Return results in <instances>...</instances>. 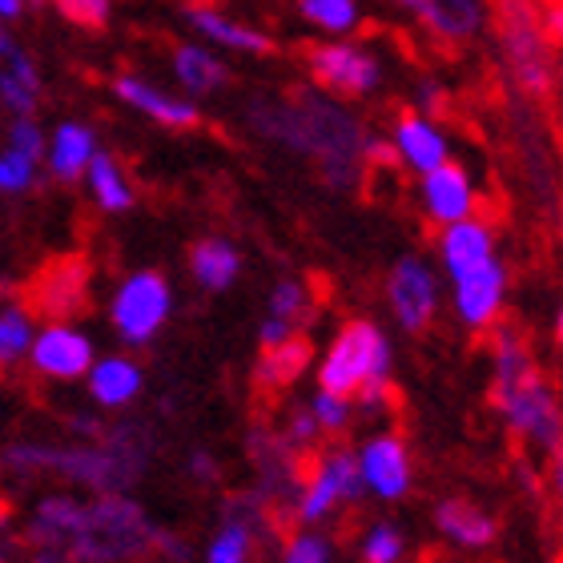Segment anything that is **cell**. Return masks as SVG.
<instances>
[{
	"label": "cell",
	"mask_w": 563,
	"mask_h": 563,
	"mask_svg": "<svg viewBox=\"0 0 563 563\" xmlns=\"http://www.w3.org/2000/svg\"><path fill=\"white\" fill-rule=\"evenodd\" d=\"M106 439H89V443H69V446H41V443H12L4 451V467L21 479H48L77 483L85 492L113 495L125 492L133 479L141 475L145 459L133 455V446H121V439L113 446H101Z\"/></svg>",
	"instance_id": "5"
},
{
	"label": "cell",
	"mask_w": 563,
	"mask_h": 563,
	"mask_svg": "<svg viewBox=\"0 0 563 563\" xmlns=\"http://www.w3.org/2000/svg\"><path fill=\"white\" fill-rule=\"evenodd\" d=\"M552 339H555V342H560V346H563V302L555 306V318H552Z\"/></svg>",
	"instance_id": "45"
},
{
	"label": "cell",
	"mask_w": 563,
	"mask_h": 563,
	"mask_svg": "<svg viewBox=\"0 0 563 563\" xmlns=\"http://www.w3.org/2000/svg\"><path fill=\"white\" fill-rule=\"evenodd\" d=\"M306 366H310V346L298 334V339L282 342V346H262L258 363H254V383L262 390H282L290 387V383H298Z\"/></svg>",
	"instance_id": "30"
},
{
	"label": "cell",
	"mask_w": 563,
	"mask_h": 563,
	"mask_svg": "<svg viewBox=\"0 0 563 563\" xmlns=\"http://www.w3.org/2000/svg\"><path fill=\"white\" fill-rule=\"evenodd\" d=\"M4 145H16V150H24V153L45 157V153H48V133H45V125L36 121V113H24V118H9Z\"/></svg>",
	"instance_id": "38"
},
{
	"label": "cell",
	"mask_w": 563,
	"mask_h": 563,
	"mask_svg": "<svg viewBox=\"0 0 563 563\" xmlns=\"http://www.w3.org/2000/svg\"><path fill=\"white\" fill-rule=\"evenodd\" d=\"M415 206H419L422 222L443 230V225H455L479 213V189H475L467 165L451 157L431 174L415 177Z\"/></svg>",
	"instance_id": "14"
},
{
	"label": "cell",
	"mask_w": 563,
	"mask_h": 563,
	"mask_svg": "<svg viewBox=\"0 0 563 563\" xmlns=\"http://www.w3.org/2000/svg\"><path fill=\"white\" fill-rule=\"evenodd\" d=\"M81 186H85V194H89V201H93L101 213H109V218L130 213L133 206H137V189H133L130 174H125V165H121L109 150L97 153Z\"/></svg>",
	"instance_id": "28"
},
{
	"label": "cell",
	"mask_w": 563,
	"mask_h": 563,
	"mask_svg": "<svg viewBox=\"0 0 563 563\" xmlns=\"http://www.w3.org/2000/svg\"><path fill=\"white\" fill-rule=\"evenodd\" d=\"M434 531L455 552H487L499 540V519L475 499H443L434 507Z\"/></svg>",
	"instance_id": "20"
},
{
	"label": "cell",
	"mask_w": 563,
	"mask_h": 563,
	"mask_svg": "<svg viewBox=\"0 0 563 563\" xmlns=\"http://www.w3.org/2000/svg\"><path fill=\"white\" fill-rule=\"evenodd\" d=\"M543 33H548V41H552L555 48H563V0H552L548 9H543Z\"/></svg>",
	"instance_id": "42"
},
{
	"label": "cell",
	"mask_w": 563,
	"mask_h": 563,
	"mask_svg": "<svg viewBox=\"0 0 563 563\" xmlns=\"http://www.w3.org/2000/svg\"><path fill=\"white\" fill-rule=\"evenodd\" d=\"M24 540L33 548L29 563H133L162 543V531H153L145 511L121 492L101 499L60 492L36 499Z\"/></svg>",
	"instance_id": "1"
},
{
	"label": "cell",
	"mask_w": 563,
	"mask_h": 563,
	"mask_svg": "<svg viewBox=\"0 0 563 563\" xmlns=\"http://www.w3.org/2000/svg\"><path fill=\"white\" fill-rule=\"evenodd\" d=\"M310 286L302 278H278L266 298V314L258 322V346H282L298 339L302 322L310 318Z\"/></svg>",
	"instance_id": "23"
},
{
	"label": "cell",
	"mask_w": 563,
	"mask_h": 563,
	"mask_svg": "<svg viewBox=\"0 0 563 563\" xmlns=\"http://www.w3.org/2000/svg\"><path fill=\"white\" fill-rule=\"evenodd\" d=\"M443 106V89L434 81H419L415 85V109H422V113H434V109Z\"/></svg>",
	"instance_id": "43"
},
{
	"label": "cell",
	"mask_w": 563,
	"mask_h": 563,
	"mask_svg": "<svg viewBox=\"0 0 563 563\" xmlns=\"http://www.w3.org/2000/svg\"><path fill=\"white\" fill-rule=\"evenodd\" d=\"M85 294H89V271L81 258L53 262L41 278L33 282V310L48 318H69L81 310Z\"/></svg>",
	"instance_id": "25"
},
{
	"label": "cell",
	"mask_w": 563,
	"mask_h": 563,
	"mask_svg": "<svg viewBox=\"0 0 563 563\" xmlns=\"http://www.w3.org/2000/svg\"><path fill=\"white\" fill-rule=\"evenodd\" d=\"M45 174H48L45 157L24 153V150H16V145H4V150H0V194H4V198H24V194H33Z\"/></svg>",
	"instance_id": "33"
},
{
	"label": "cell",
	"mask_w": 563,
	"mask_h": 563,
	"mask_svg": "<svg viewBox=\"0 0 563 563\" xmlns=\"http://www.w3.org/2000/svg\"><path fill=\"white\" fill-rule=\"evenodd\" d=\"M189 33L206 41L213 48H230V53H250V57H262V53H274V41L254 24L238 21L218 4H189L186 9Z\"/></svg>",
	"instance_id": "21"
},
{
	"label": "cell",
	"mask_w": 563,
	"mask_h": 563,
	"mask_svg": "<svg viewBox=\"0 0 563 563\" xmlns=\"http://www.w3.org/2000/svg\"><path fill=\"white\" fill-rule=\"evenodd\" d=\"M250 125L262 137L286 145L290 153L314 157L334 186H351L363 157L375 150L366 141L363 125L339 101H330V93H302L294 101H262L250 113Z\"/></svg>",
	"instance_id": "2"
},
{
	"label": "cell",
	"mask_w": 563,
	"mask_h": 563,
	"mask_svg": "<svg viewBox=\"0 0 563 563\" xmlns=\"http://www.w3.org/2000/svg\"><path fill=\"white\" fill-rule=\"evenodd\" d=\"M555 97H560V106H563V48H560V57H555Z\"/></svg>",
	"instance_id": "46"
},
{
	"label": "cell",
	"mask_w": 563,
	"mask_h": 563,
	"mask_svg": "<svg viewBox=\"0 0 563 563\" xmlns=\"http://www.w3.org/2000/svg\"><path fill=\"white\" fill-rule=\"evenodd\" d=\"M169 69H174V81L181 85V93H189L194 101H198V97H213L230 81L225 60L218 57V48L206 45V41H181V45H174Z\"/></svg>",
	"instance_id": "26"
},
{
	"label": "cell",
	"mask_w": 563,
	"mask_h": 563,
	"mask_svg": "<svg viewBox=\"0 0 563 563\" xmlns=\"http://www.w3.org/2000/svg\"><path fill=\"white\" fill-rule=\"evenodd\" d=\"M36 318H33V306L24 302H4L0 306V363L4 366H16L29 358L36 342Z\"/></svg>",
	"instance_id": "31"
},
{
	"label": "cell",
	"mask_w": 563,
	"mask_h": 563,
	"mask_svg": "<svg viewBox=\"0 0 563 563\" xmlns=\"http://www.w3.org/2000/svg\"><path fill=\"white\" fill-rule=\"evenodd\" d=\"M254 540H258V516L250 507H234L206 540L201 563H254Z\"/></svg>",
	"instance_id": "29"
},
{
	"label": "cell",
	"mask_w": 563,
	"mask_h": 563,
	"mask_svg": "<svg viewBox=\"0 0 563 563\" xmlns=\"http://www.w3.org/2000/svg\"><path fill=\"white\" fill-rule=\"evenodd\" d=\"M363 487L378 504H399L415 487V455L411 443L399 431H371L363 443L354 446Z\"/></svg>",
	"instance_id": "13"
},
{
	"label": "cell",
	"mask_w": 563,
	"mask_h": 563,
	"mask_svg": "<svg viewBox=\"0 0 563 563\" xmlns=\"http://www.w3.org/2000/svg\"><path fill=\"white\" fill-rule=\"evenodd\" d=\"M174 282L162 271H130L109 294V330L125 346H150L174 318Z\"/></svg>",
	"instance_id": "7"
},
{
	"label": "cell",
	"mask_w": 563,
	"mask_h": 563,
	"mask_svg": "<svg viewBox=\"0 0 563 563\" xmlns=\"http://www.w3.org/2000/svg\"><path fill=\"white\" fill-rule=\"evenodd\" d=\"M85 395L101 411H130L145 395V366L133 354H101L85 378Z\"/></svg>",
	"instance_id": "19"
},
{
	"label": "cell",
	"mask_w": 563,
	"mask_h": 563,
	"mask_svg": "<svg viewBox=\"0 0 563 563\" xmlns=\"http://www.w3.org/2000/svg\"><path fill=\"white\" fill-rule=\"evenodd\" d=\"M41 93H45V85H41L36 60L12 36H0V101L9 109V118L36 113Z\"/></svg>",
	"instance_id": "24"
},
{
	"label": "cell",
	"mask_w": 563,
	"mask_h": 563,
	"mask_svg": "<svg viewBox=\"0 0 563 563\" xmlns=\"http://www.w3.org/2000/svg\"><path fill=\"white\" fill-rule=\"evenodd\" d=\"M492 407L504 431L528 451L548 455L563 434V399L536 363L528 339L511 327L492 330Z\"/></svg>",
	"instance_id": "3"
},
{
	"label": "cell",
	"mask_w": 563,
	"mask_h": 563,
	"mask_svg": "<svg viewBox=\"0 0 563 563\" xmlns=\"http://www.w3.org/2000/svg\"><path fill=\"white\" fill-rule=\"evenodd\" d=\"M358 560L363 563H402L407 560V531L390 519H375L366 523L358 536Z\"/></svg>",
	"instance_id": "34"
},
{
	"label": "cell",
	"mask_w": 563,
	"mask_h": 563,
	"mask_svg": "<svg viewBox=\"0 0 563 563\" xmlns=\"http://www.w3.org/2000/svg\"><path fill=\"white\" fill-rule=\"evenodd\" d=\"M543 483H548V495L563 504V434L560 443L548 451V467H543Z\"/></svg>",
	"instance_id": "40"
},
{
	"label": "cell",
	"mask_w": 563,
	"mask_h": 563,
	"mask_svg": "<svg viewBox=\"0 0 563 563\" xmlns=\"http://www.w3.org/2000/svg\"><path fill=\"white\" fill-rule=\"evenodd\" d=\"M97 153H101V145H97L93 125L73 121V118L57 121V125L48 130L45 169L57 186H77V181H85V174H89V165H93Z\"/></svg>",
	"instance_id": "22"
},
{
	"label": "cell",
	"mask_w": 563,
	"mask_h": 563,
	"mask_svg": "<svg viewBox=\"0 0 563 563\" xmlns=\"http://www.w3.org/2000/svg\"><path fill=\"white\" fill-rule=\"evenodd\" d=\"M383 298L402 334H427L434 318L443 310L446 298V274L439 262L422 258V254H402L387 271L383 282Z\"/></svg>",
	"instance_id": "8"
},
{
	"label": "cell",
	"mask_w": 563,
	"mask_h": 563,
	"mask_svg": "<svg viewBox=\"0 0 563 563\" xmlns=\"http://www.w3.org/2000/svg\"><path fill=\"white\" fill-rule=\"evenodd\" d=\"M65 21L81 24V29H101L113 16V0H48Z\"/></svg>",
	"instance_id": "39"
},
{
	"label": "cell",
	"mask_w": 563,
	"mask_h": 563,
	"mask_svg": "<svg viewBox=\"0 0 563 563\" xmlns=\"http://www.w3.org/2000/svg\"><path fill=\"white\" fill-rule=\"evenodd\" d=\"M113 97H118L121 106L137 109L141 118L165 125V130H194L201 121V109L194 97L169 93L162 85L145 81L141 73H121V77H113Z\"/></svg>",
	"instance_id": "16"
},
{
	"label": "cell",
	"mask_w": 563,
	"mask_h": 563,
	"mask_svg": "<svg viewBox=\"0 0 563 563\" xmlns=\"http://www.w3.org/2000/svg\"><path fill=\"white\" fill-rule=\"evenodd\" d=\"M101 358L97 354V342L89 330H81L77 322L69 318H48L41 322L36 330V342L24 366L33 371V378L41 383H60V387H69V383H85L93 363Z\"/></svg>",
	"instance_id": "10"
},
{
	"label": "cell",
	"mask_w": 563,
	"mask_h": 563,
	"mask_svg": "<svg viewBox=\"0 0 563 563\" xmlns=\"http://www.w3.org/2000/svg\"><path fill=\"white\" fill-rule=\"evenodd\" d=\"M278 563H334V543L322 528H298L282 543Z\"/></svg>",
	"instance_id": "35"
},
{
	"label": "cell",
	"mask_w": 563,
	"mask_h": 563,
	"mask_svg": "<svg viewBox=\"0 0 563 563\" xmlns=\"http://www.w3.org/2000/svg\"><path fill=\"white\" fill-rule=\"evenodd\" d=\"M387 145H390V157H395L402 169H411L415 177L431 174V169H439L443 162H451L446 130L431 118V113H422V109L402 113V118L390 125Z\"/></svg>",
	"instance_id": "15"
},
{
	"label": "cell",
	"mask_w": 563,
	"mask_h": 563,
	"mask_svg": "<svg viewBox=\"0 0 563 563\" xmlns=\"http://www.w3.org/2000/svg\"><path fill=\"white\" fill-rule=\"evenodd\" d=\"M366 495L358 455L351 446H330L310 463L306 479L294 487L290 511L298 528H327L330 519H339L346 507H354Z\"/></svg>",
	"instance_id": "6"
},
{
	"label": "cell",
	"mask_w": 563,
	"mask_h": 563,
	"mask_svg": "<svg viewBox=\"0 0 563 563\" xmlns=\"http://www.w3.org/2000/svg\"><path fill=\"white\" fill-rule=\"evenodd\" d=\"M399 4L443 45H467L487 24L483 0H399Z\"/></svg>",
	"instance_id": "18"
},
{
	"label": "cell",
	"mask_w": 563,
	"mask_h": 563,
	"mask_svg": "<svg viewBox=\"0 0 563 563\" xmlns=\"http://www.w3.org/2000/svg\"><path fill=\"white\" fill-rule=\"evenodd\" d=\"M499 41H504V57L516 73V81L536 97L552 93L560 53H552V41L543 33V21L531 16V4L507 0L499 12Z\"/></svg>",
	"instance_id": "9"
},
{
	"label": "cell",
	"mask_w": 563,
	"mask_h": 563,
	"mask_svg": "<svg viewBox=\"0 0 563 563\" xmlns=\"http://www.w3.org/2000/svg\"><path fill=\"white\" fill-rule=\"evenodd\" d=\"M390 375H395V346H390L387 330L371 318L342 322L314 366L318 387L351 395L358 411L366 415H383L390 407L395 399Z\"/></svg>",
	"instance_id": "4"
},
{
	"label": "cell",
	"mask_w": 563,
	"mask_h": 563,
	"mask_svg": "<svg viewBox=\"0 0 563 563\" xmlns=\"http://www.w3.org/2000/svg\"><path fill=\"white\" fill-rule=\"evenodd\" d=\"M24 9H29V0H0V16L4 21H21Z\"/></svg>",
	"instance_id": "44"
},
{
	"label": "cell",
	"mask_w": 563,
	"mask_h": 563,
	"mask_svg": "<svg viewBox=\"0 0 563 563\" xmlns=\"http://www.w3.org/2000/svg\"><path fill=\"white\" fill-rule=\"evenodd\" d=\"M282 439H286V446H290L294 455H310L322 439H327V431L318 427L314 411L310 407H298V411L286 419V431H282Z\"/></svg>",
	"instance_id": "37"
},
{
	"label": "cell",
	"mask_w": 563,
	"mask_h": 563,
	"mask_svg": "<svg viewBox=\"0 0 563 563\" xmlns=\"http://www.w3.org/2000/svg\"><path fill=\"white\" fill-rule=\"evenodd\" d=\"M507 294H511V274H507L499 254L492 262H483V266H471V271L446 278L451 314L467 334H492L504 322Z\"/></svg>",
	"instance_id": "11"
},
{
	"label": "cell",
	"mask_w": 563,
	"mask_h": 563,
	"mask_svg": "<svg viewBox=\"0 0 563 563\" xmlns=\"http://www.w3.org/2000/svg\"><path fill=\"white\" fill-rule=\"evenodd\" d=\"M306 407L314 411L318 427H322L327 434H346V427H351L354 407H358V402H354L351 395H339V390L318 387L314 395H310V402H306Z\"/></svg>",
	"instance_id": "36"
},
{
	"label": "cell",
	"mask_w": 563,
	"mask_h": 563,
	"mask_svg": "<svg viewBox=\"0 0 563 563\" xmlns=\"http://www.w3.org/2000/svg\"><path fill=\"white\" fill-rule=\"evenodd\" d=\"M560 563H563V560H560Z\"/></svg>",
	"instance_id": "47"
},
{
	"label": "cell",
	"mask_w": 563,
	"mask_h": 563,
	"mask_svg": "<svg viewBox=\"0 0 563 563\" xmlns=\"http://www.w3.org/2000/svg\"><path fill=\"white\" fill-rule=\"evenodd\" d=\"M186 471H189V479L213 483V479H218V459H213L210 451H189V455H186Z\"/></svg>",
	"instance_id": "41"
},
{
	"label": "cell",
	"mask_w": 563,
	"mask_h": 563,
	"mask_svg": "<svg viewBox=\"0 0 563 563\" xmlns=\"http://www.w3.org/2000/svg\"><path fill=\"white\" fill-rule=\"evenodd\" d=\"M306 73L330 97H366L383 81V60L366 45L330 36L306 48Z\"/></svg>",
	"instance_id": "12"
},
{
	"label": "cell",
	"mask_w": 563,
	"mask_h": 563,
	"mask_svg": "<svg viewBox=\"0 0 563 563\" xmlns=\"http://www.w3.org/2000/svg\"><path fill=\"white\" fill-rule=\"evenodd\" d=\"M499 254V234L487 218H463L455 225H443L439 238H434V262L443 266L446 278L471 271V266H483Z\"/></svg>",
	"instance_id": "17"
},
{
	"label": "cell",
	"mask_w": 563,
	"mask_h": 563,
	"mask_svg": "<svg viewBox=\"0 0 563 563\" xmlns=\"http://www.w3.org/2000/svg\"><path fill=\"white\" fill-rule=\"evenodd\" d=\"M189 278L194 286L206 294H222L230 290L238 278H242V250L230 242V238H198L194 246H189Z\"/></svg>",
	"instance_id": "27"
},
{
	"label": "cell",
	"mask_w": 563,
	"mask_h": 563,
	"mask_svg": "<svg viewBox=\"0 0 563 563\" xmlns=\"http://www.w3.org/2000/svg\"><path fill=\"white\" fill-rule=\"evenodd\" d=\"M298 16L314 24L322 36H351L363 24L358 0H298Z\"/></svg>",
	"instance_id": "32"
}]
</instances>
